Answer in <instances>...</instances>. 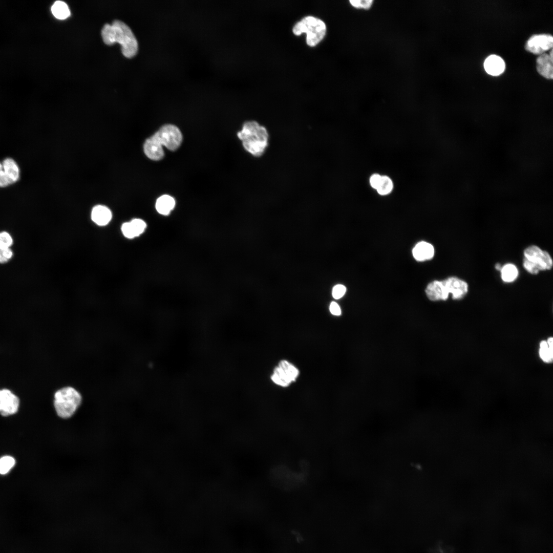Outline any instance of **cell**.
Returning a JSON list of instances; mask_svg holds the SVG:
<instances>
[{
  "mask_svg": "<svg viewBox=\"0 0 553 553\" xmlns=\"http://www.w3.org/2000/svg\"><path fill=\"white\" fill-rule=\"evenodd\" d=\"M102 39L108 45L118 42L124 56L131 58L138 51V42L131 29L123 22L116 20L112 25L105 24L101 32Z\"/></svg>",
  "mask_w": 553,
  "mask_h": 553,
  "instance_id": "obj_1",
  "label": "cell"
},
{
  "mask_svg": "<svg viewBox=\"0 0 553 553\" xmlns=\"http://www.w3.org/2000/svg\"><path fill=\"white\" fill-rule=\"evenodd\" d=\"M237 135L245 150L253 156H261L268 146V132L265 127L256 121L245 122Z\"/></svg>",
  "mask_w": 553,
  "mask_h": 553,
  "instance_id": "obj_2",
  "label": "cell"
},
{
  "mask_svg": "<svg viewBox=\"0 0 553 553\" xmlns=\"http://www.w3.org/2000/svg\"><path fill=\"white\" fill-rule=\"evenodd\" d=\"M53 402L57 416L68 420L73 417L81 407L83 396L81 392L73 386L65 385L55 391Z\"/></svg>",
  "mask_w": 553,
  "mask_h": 553,
  "instance_id": "obj_3",
  "label": "cell"
},
{
  "mask_svg": "<svg viewBox=\"0 0 553 553\" xmlns=\"http://www.w3.org/2000/svg\"><path fill=\"white\" fill-rule=\"evenodd\" d=\"M295 35L305 32L307 44L311 47L316 45L324 37L326 31L325 23L321 19L311 16L304 17L293 28Z\"/></svg>",
  "mask_w": 553,
  "mask_h": 553,
  "instance_id": "obj_4",
  "label": "cell"
},
{
  "mask_svg": "<svg viewBox=\"0 0 553 553\" xmlns=\"http://www.w3.org/2000/svg\"><path fill=\"white\" fill-rule=\"evenodd\" d=\"M299 375V371L293 365L287 360H282L274 368L271 379L275 384L287 387L295 381Z\"/></svg>",
  "mask_w": 553,
  "mask_h": 553,
  "instance_id": "obj_5",
  "label": "cell"
},
{
  "mask_svg": "<svg viewBox=\"0 0 553 553\" xmlns=\"http://www.w3.org/2000/svg\"><path fill=\"white\" fill-rule=\"evenodd\" d=\"M153 136L162 145L171 151L177 149L182 140L180 131L177 126L172 124L162 126Z\"/></svg>",
  "mask_w": 553,
  "mask_h": 553,
  "instance_id": "obj_6",
  "label": "cell"
},
{
  "mask_svg": "<svg viewBox=\"0 0 553 553\" xmlns=\"http://www.w3.org/2000/svg\"><path fill=\"white\" fill-rule=\"evenodd\" d=\"M524 258L533 264L539 270H549L552 267V258L548 252L536 245L527 247L524 250Z\"/></svg>",
  "mask_w": 553,
  "mask_h": 553,
  "instance_id": "obj_7",
  "label": "cell"
},
{
  "mask_svg": "<svg viewBox=\"0 0 553 553\" xmlns=\"http://www.w3.org/2000/svg\"><path fill=\"white\" fill-rule=\"evenodd\" d=\"M553 45L552 35L547 34H536L531 36L525 44V49L535 54H542L551 49Z\"/></svg>",
  "mask_w": 553,
  "mask_h": 553,
  "instance_id": "obj_8",
  "label": "cell"
},
{
  "mask_svg": "<svg viewBox=\"0 0 553 553\" xmlns=\"http://www.w3.org/2000/svg\"><path fill=\"white\" fill-rule=\"evenodd\" d=\"M19 399L11 390L0 389V414L7 416L16 413L18 409Z\"/></svg>",
  "mask_w": 553,
  "mask_h": 553,
  "instance_id": "obj_9",
  "label": "cell"
},
{
  "mask_svg": "<svg viewBox=\"0 0 553 553\" xmlns=\"http://www.w3.org/2000/svg\"><path fill=\"white\" fill-rule=\"evenodd\" d=\"M448 293L454 300L463 298L468 291V285L465 281L456 277L450 276L443 280Z\"/></svg>",
  "mask_w": 553,
  "mask_h": 553,
  "instance_id": "obj_10",
  "label": "cell"
},
{
  "mask_svg": "<svg viewBox=\"0 0 553 553\" xmlns=\"http://www.w3.org/2000/svg\"><path fill=\"white\" fill-rule=\"evenodd\" d=\"M146 228V223L142 219L136 218L123 223L121 230L125 238L132 239L142 234Z\"/></svg>",
  "mask_w": 553,
  "mask_h": 553,
  "instance_id": "obj_11",
  "label": "cell"
},
{
  "mask_svg": "<svg viewBox=\"0 0 553 553\" xmlns=\"http://www.w3.org/2000/svg\"><path fill=\"white\" fill-rule=\"evenodd\" d=\"M425 291L428 299L432 301H445L449 295L443 281L436 280L430 283Z\"/></svg>",
  "mask_w": 553,
  "mask_h": 553,
  "instance_id": "obj_12",
  "label": "cell"
},
{
  "mask_svg": "<svg viewBox=\"0 0 553 553\" xmlns=\"http://www.w3.org/2000/svg\"><path fill=\"white\" fill-rule=\"evenodd\" d=\"M552 58V49H551L549 54L543 53L538 56L536 60L538 72L544 77L549 79H551L553 77Z\"/></svg>",
  "mask_w": 553,
  "mask_h": 553,
  "instance_id": "obj_13",
  "label": "cell"
},
{
  "mask_svg": "<svg viewBox=\"0 0 553 553\" xmlns=\"http://www.w3.org/2000/svg\"><path fill=\"white\" fill-rule=\"evenodd\" d=\"M143 150L146 156L153 160H159L164 156L162 145L153 136L145 140Z\"/></svg>",
  "mask_w": 553,
  "mask_h": 553,
  "instance_id": "obj_14",
  "label": "cell"
},
{
  "mask_svg": "<svg viewBox=\"0 0 553 553\" xmlns=\"http://www.w3.org/2000/svg\"><path fill=\"white\" fill-rule=\"evenodd\" d=\"M484 68L488 74L497 76L504 72L505 64L501 57L494 54L488 56L485 59L484 62Z\"/></svg>",
  "mask_w": 553,
  "mask_h": 553,
  "instance_id": "obj_15",
  "label": "cell"
},
{
  "mask_svg": "<svg viewBox=\"0 0 553 553\" xmlns=\"http://www.w3.org/2000/svg\"><path fill=\"white\" fill-rule=\"evenodd\" d=\"M112 218L110 209L105 206L98 205L93 207L91 219L94 223L100 226L108 225Z\"/></svg>",
  "mask_w": 553,
  "mask_h": 553,
  "instance_id": "obj_16",
  "label": "cell"
},
{
  "mask_svg": "<svg viewBox=\"0 0 553 553\" xmlns=\"http://www.w3.org/2000/svg\"><path fill=\"white\" fill-rule=\"evenodd\" d=\"M434 252L433 246L425 241L418 242L412 250L413 257L417 261L431 259L434 257Z\"/></svg>",
  "mask_w": 553,
  "mask_h": 553,
  "instance_id": "obj_17",
  "label": "cell"
},
{
  "mask_svg": "<svg viewBox=\"0 0 553 553\" xmlns=\"http://www.w3.org/2000/svg\"><path fill=\"white\" fill-rule=\"evenodd\" d=\"M3 171L8 178L10 184L14 183L18 180L19 178V167L11 158H6L3 162Z\"/></svg>",
  "mask_w": 553,
  "mask_h": 553,
  "instance_id": "obj_18",
  "label": "cell"
},
{
  "mask_svg": "<svg viewBox=\"0 0 553 553\" xmlns=\"http://www.w3.org/2000/svg\"><path fill=\"white\" fill-rule=\"evenodd\" d=\"M175 206L174 199L167 195L160 197L156 202V209L161 215L166 216L170 214Z\"/></svg>",
  "mask_w": 553,
  "mask_h": 553,
  "instance_id": "obj_19",
  "label": "cell"
},
{
  "mask_svg": "<svg viewBox=\"0 0 553 553\" xmlns=\"http://www.w3.org/2000/svg\"><path fill=\"white\" fill-rule=\"evenodd\" d=\"M539 356L545 363H550L553 360V339L549 337L547 341H542L540 343Z\"/></svg>",
  "mask_w": 553,
  "mask_h": 553,
  "instance_id": "obj_20",
  "label": "cell"
},
{
  "mask_svg": "<svg viewBox=\"0 0 553 553\" xmlns=\"http://www.w3.org/2000/svg\"><path fill=\"white\" fill-rule=\"evenodd\" d=\"M53 15L59 19H65L70 15V11L68 5L63 2H55L51 7Z\"/></svg>",
  "mask_w": 553,
  "mask_h": 553,
  "instance_id": "obj_21",
  "label": "cell"
},
{
  "mask_svg": "<svg viewBox=\"0 0 553 553\" xmlns=\"http://www.w3.org/2000/svg\"><path fill=\"white\" fill-rule=\"evenodd\" d=\"M500 271L502 280L506 283L513 282L518 275V270L517 267L511 263L506 264L503 266Z\"/></svg>",
  "mask_w": 553,
  "mask_h": 553,
  "instance_id": "obj_22",
  "label": "cell"
},
{
  "mask_svg": "<svg viewBox=\"0 0 553 553\" xmlns=\"http://www.w3.org/2000/svg\"><path fill=\"white\" fill-rule=\"evenodd\" d=\"M393 188L392 180L387 176H381L380 182L376 189L380 195H386L390 193Z\"/></svg>",
  "mask_w": 553,
  "mask_h": 553,
  "instance_id": "obj_23",
  "label": "cell"
},
{
  "mask_svg": "<svg viewBox=\"0 0 553 553\" xmlns=\"http://www.w3.org/2000/svg\"><path fill=\"white\" fill-rule=\"evenodd\" d=\"M14 459L9 456H5L0 458V474H6L14 466Z\"/></svg>",
  "mask_w": 553,
  "mask_h": 553,
  "instance_id": "obj_24",
  "label": "cell"
},
{
  "mask_svg": "<svg viewBox=\"0 0 553 553\" xmlns=\"http://www.w3.org/2000/svg\"><path fill=\"white\" fill-rule=\"evenodd\" d=\"M13 244V239L6 231L0 232V249H7Z\"/></svg>",
  "mask_w": 553,
  "mask_h": 553,
  "instance_id": "obj_25",
  "label": "cell"
},
{
  "mask_svg": "<svg viewBox=\"0 0 553 553\" xmlns=\"http://www.w3.org/2000/svg\"><path fill=\"white\" fill-rule=\"evenodd\" d=\"M349 2L353 7L363 9L370 8L373 3V0H350Z\"/></svg>",
  "mask_w": 553,
  "mask_h": 553,
  "instance_id": "obj_26",
  "label": "cell"
},
{
  "mask_svg": "<svg viewBox=\"0 0 553 553\" xmlns=\"http://www.w3.org/2000/svg\"><path fill=\"white\" fill-rule=\"evenodd\" d=\"M346 291L345 286L342 284H337L334 286L332 289V296L335 299H339L342 297Z\"/></svg>",
  "mask_w": 553,
  "mask_h": 553,
  "instance_id": "obj_27",
  "label": "cell"
},
{
  "mask_svg": "<svg viewBox=\"0 0 553 553\" xmlns=\"http://www.w3.org/2000/svg\"><path fill=\"white\" fill-rule=\"evenodd\" d=\"M13 254L10 248L0 249V263L8 262L12 258Z\"/></svg>",
  "mask_w": 553,
  "mask_h": 553,
  "instance_id": "obj_28",
  "label": "cell"
},
{
  "mask_svg": "<svg viewBox=\"0 0 553 553\" xmlns=\"http://www.w3.org/2000/svg\"><path fill=\"white\" fill-rule=\"evenodd\" d=\"M381 179V176L378 174H374L372 175L370 178V184L371 186L376 189L378 187Z\"/></svg>",
  "mask_w": 553,
  "mask_h": 553,
  "instance_id": "obj_29",
  "label": "cell"
},
{
  "mask_svg": "<svg viewBox=\"0 0 553 553\" xmlns=\"http://www.w3.org/2000/svg\"><path fill=\"white\" fill-rule=\"evenodd\" d=\"M329 310L331 314L338 316L341 314V309L339 306L335 302H332L330 305Z\"/></svg>",
  "mask_w": 553,
  "mask_h": 553,
  "instance_id": "obj_30",
  "label": "cell"
},
{
  "mask_svg": "<svg viewBox=\"0 0 553 553\" xmlns=\"http://www.w3.org/2000/svg\"><path fill=\"white\" fill-rule=\"evenodd\" d=\"M10 184V182L3 170L0 171V187H6Z\"/></svg>",
  "mask_w": 553,
  "mask_h": 553,
  "instance_id": "obj_31",
  "label": "cell"
},
{
  "mask_svg": "<svg viewBox=\"0 0 553 553\" xmlns=\"http://www.w3.org/2000/svg\"><path fill=\"white\" fill-rule=\"evenodd\" d=\"M502 266L501 265V264H499V263H497V264H496L495 265V268H496V269L497 270H499V271H500V270H501V268H502Z\"/></svg>",
  "mask_w": 553,
  "mask_h": 553,
  "instance_id": "obj_32",
  "label": "cell"
},
{
  "mask_svg": "<svg viewBox=\"0 0 553 553\" xmlns=\"http://www.w3.org/2000/svg\"><path fill=\"white\" fill-rule=\"evenodd\" d=\"M3 170V166L2 163L0 162V171Z\"/></svg>",
  "mask_w": 553,
  "mask_h": 553,
  "instance_id": "obj_33",
  "label": "cell"
}]
</instances>
